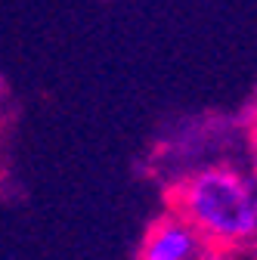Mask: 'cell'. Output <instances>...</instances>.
<instances>
[{"label": "cell", "mask_w": 257, "mask_h": 260, "mask_svg": "<svg viewBox=\"0 0 257 260\" xmlns=\"http://www.w3.org/2000/svg\"><path fill=\"white\" fill-rule=\"evenodd\" d=\"M174 214H180L211 245L242 248L257 242L251 177L233 165H211L180 180L174 189Z\"/></svg>", "instance_id": "cell-1"}, {"label": "cell", "mask_w": 257, "mask_h": 260, "mask_svg": "<svg viewBox=\"0 0 257 260\" xmlns=\"http://www.w3.org/2000/svg\"><path fill=\"white\" fill-rule=\"evenodd\" d=\"M140 260H214V245L180 214L168 211L143 236Z\"/></svg>", "instance_id": "cell-2"}, {"label": "cell", "mask_w": 257, "mask_h": 260, "mask_svg": "<svg viewBox=\"0 0 257 260\" xmlns=\"http://www.w3.org/2000/svg\"><path fill=\"white\" fill-rule=\"evenodd\" d=\"M251 192H254V214H257V177L251 180Z\"/></svg>", "instance_id": "cell-3"}]
</instances>
